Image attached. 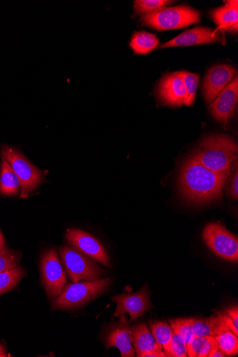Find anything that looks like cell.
<instances>
[{"instance_id": "obj_1", "label": "cell", "mask_w": 238, "mask_h": 357, "mask_svg": "<svg viewBox=\"0 0 238 357\" xmlns=\"http://www.w3.org/2000/svg\"><path fill=\"white\" fill-rule=\"evenodd\" d=\"M231 172L218 174L202 166L192 155L184 160L179 175L182 198L188 204L204 205L223 198Z\"/></svg>"}, {"instance_id": "obj_2", "label": "cell", "mask_w": 238, "mask_h": 357, "mask_svg": "<svg viewBox=\"0 0 238 357\" xmlns=\"http://www.w3.org/2000/svg\"><path fill=\"white\" fill-rule=\"evenodd\" d=\"M192 156L204 167L223 174L232 172L237 160L238 146L229 136L211 135L201 142Z\"/></svg>"}, {"instance_id": "obj_3", "label": "cell", "mask_w": 238, "mask_h": 357, "mask_svg": "<svg viewBox=\"0 0 238 357\" xmlns=\"http://www.w3.org/2000/svg\"><path fill=\"white\" fill-rule=\"evenodd\" d=\"M109 278L67 284L53 302L54 310L80 307L93 301L109 287Z\"/></svg>"}, {"instance_id": "obj_4", "label": "cell", "mask_w": 238, "mask_h": 357, "mask_svg": "<svg viewBox=\"0 0 238 357\" xmlns=\"http://www.w3.org/2000/svg\"><path fill=\"white\" fill-rule=\"evenodd\" d=\"M143 24L159 31L177 29L198 24L200 13L189 6H179L164 8L157 12L143 16Z\"/></svg>"}, {"instance_id": "obj_5", "label": "cell", "mask_w": 238, "mask_h": 357, "mask_svg": "<svg viewBox=\"0 0 238 357\" xmlns=\"http://www.w3.org/2000/svg\"><path fill=\"white\" fill-rule=\"evenodd\" d=\"M2 158L8 162L20 181V198H27L42 183V172L21 152L9 146H3Z\"/></svg>"}, {"instance_id": "obj_6", "label": "cell", "mask_w": 238, "mask_h": 357, "mask_svg": "<svg viewBox=\"0 0 238 357\" xmlns=\"http://www.w3.org/2000/svg\"><path fill=\"white\" fill-rule=\"evenodd\" d=\"M59 254L66 273L74 282L97 280L104 273L77 248L64 246L60 248Z\"/></svg>"}, {"instance_id": "obj_7", "label": "cell", "mask_w": 238, "mask_h": 357, "mask_svg": "<svg viewBox=\"0 0 238 357\" xmlns=\"http://www.w3.org/2000/svg\"><path fill=\"white\" fill-rule=\"evenodd\" d=\"M202 239L208 248L225 261L238 262V238L219 223L209 224L202 232Z\"/></svg>"}, {"instance_id": "obj_8", "label": "cell", "mask_w": 238, "mask_h": 357, "mask_svg": "<svg viewBox=\"0 0 238 357\" xmlns=\"http://www.w3.org/2000/svg\"><path fill=\"white\" fill-rule=\"evenodd\" d=\"M43 282L51 299H56L66 284V277L55 250L50 249L42 257Z\"/></svg>"}, {"instance_id": "obj_9", "label": "cell", "mask_w": 238, "mask_h": 357, "mask_svg": "<svg viewBox=\"0 0 238 357\" xmlns=\"http://www.w3.org/2000/svg\"><path fill=\"white\" fill-rule=\"evenodd\" d=\"M112 301L117 305L114 317H120L128 314L130 321L137 320L152 307L147 284L137 293L116 296L112 298Z\"/></svg>"}, {"instance_id": "obj_10", "label": "cell", "mask_w": 238, "mask_h": 357, "mask_svg": "<svg viewBox=\"0 0 238 357\" xmlns=\"http://www.w3.org/2000/svg\"><path fill=\"white\" fill-rule=\"evenodd\" d=\"M66 238L78 250L95 259L102 265L110 268V258L103 245L93 236L79 229L68 230Z\"/></svg>"}, {"instance_id": "obj_11", "label": "cell", "mask_w": 238, "mask_h": 357, "mask_svg": "<svg viewBox=\"0 0 238 357\" xmlns=\"http://www.w3.org/2000/svg\"><path fill=\"white\" fill-rule=\"evenodd\" d=\"M237 77L236 69L228 64L211 68L204 79L202 92L207 105L211 104L218 95Z\"/></svg>"}, {"instance_id": "obj_12", "label": "cell", "mask_w": 238, "mask_h": 357, "mask_svg": "<svg viewBox=\"0 0 238 357\" xmlns=\"http://www.w3.org/2000/svg\"><path fill=\"white\" fill-rule=\"evenodd\" d=\"M238 101V78L235 77L218 95L210 107L215 119L226 126L233 116Z\"/></svg>"}, {"instance_id": "obj_13", "label": "cell", "mask_w": 238, "mask_h": 357, "mask_svg": "<svg viewBox=\"0 0 238 357\" xmlns=\"http://www.w3.org/2000/svg\"><path fill=\"white\" fill-rule=\"evenodd\" d=\"M157 95L165 105L174 107L184 105L186 91L179 72L167 74L161 79Z\"/></svg>"}, {"instance_id": "obj_14", "label": "cell", "mask_w": 238, "mask_h": 357, "mask_svg": "<svg viewBox=\"0 0 238 357\" xmlns=\"http://www.w3.org/2000/svg\"><path fill=\"white\" fill-rule=\"evenodd\" d=\"M118 322L110 324L105 336L107 349L117 348L122 357H133L135 349L131 342V328L124 315Z\"/></svg>"}, {"instance_id": "obj_15", "label": "cell", "mask_w": 238, "mask_h": 357, "mask_svg": "<svg viewBox=\"0 0 238 357\" xmlns=\"http://www.w3.org/2000/svg\"><path fill=\"white\" fill-rule=\"evenodd\" d=\"M220 42L221 37L217 31L208 27L198 26L186 31L176 38L161 45L159 48L207 45Z\"/></svg>"}, {"instance_id": "obj_16", "label": "cell", "mask_w": 238, "mask_h": 357, "mask_svg": "<svg viewBox=\"0 0 238 357\" xmlns=\"http://www.w3.org/2000/svg\"><path fill=\"white\" fill-rule=\"evenodd\" d=\"M192 328L195 337H216L224 332L231 331L224 312H218L206 319H194Z\"/></svg>"}, {"instance_id": "obj_17", "label": "cell", "mask_w": 238, "mask_h": 357, "mask_svg": "<svg viewBox=\"0 0 238 357\" xmlns=\"http://www.w3.org/2000/svg\"><path fill=\"white\" fill-rule=\"evenodd\" d=\"M131 342L139 357H143L144 354L151 351L162 350L147 324L144 323L131 328Z\"/></svg>"}, {"instance_id": "obj_18", "label": "cell", "mask_w": 238, "mask_h": 357, "mask_svg": "<svg viewBox=\"0 0 238 357\" xmlns=\"http://www.w3.org/2000/svg\"><path fill=\"white\" fill-rule=\"evenodd\" d=\"M214 21L222 30L237 31L238 29V2L230 0L211 11Z\"/></svg>"}, {"instance_id": "obj_19", "label": "cell", "mask_w": 238, "mask_h": 357, "mask_svg": "<svg viewBox=\"0 0 238 357\" xmlns=\"http://www.w3.org/2000/svg\"><path fill=\"white\" fill-rule=\"evenodd\" d=\"M0 175V193L5 196H15L21 192V183L8 162L3 158Z\"/></svg>"}, {"instance_id": "obj_20", "label": "cell", "mask_w": 238, "mask_h": 357, "mask_svg": "<svg viewBox=\"0 0 238 357\" xmlns=\"http://www.w3.org/2000/svg\"><path fill=\"white\" fill-rule=\"evenodd\" d=\"M159 44L158 38L147 31H138L133 34L130 46L135 54H147Z\"/></svg>"}, {"instance_id": "obj_21", "label": "cell", "mask_w": 238, "mask_h": 357, "mask_svg": "<svg viewBox=\"0 0 238 357\" xmlns=\"http://www.w3.org/2000/svg\"><path fill=\"white\" fill-rule=\"evenodd\" d=\"M217 345L215 337H194L187 344L189 357H209L213 348Z\"/></svg>"}, {"instance_id": "obj_22", "label": "cell", "mask_w": 238, "mask_h": 357, "mask_svg": "<svg viewBox=\"0 0 238 357\" xmlns=\"http://www.w3.org/2000/svg\"><path fill=\"white\" fill-rule=\"evenodd\" d=\"M149 326L157 344L164 350L167 356L170 342H171L174 335L171 326L167 322L162 321H151Z\"/></svg>"}, {"instance_id": "obj_23", "label": "cell", "mask_w": 238, "mask_h": 357, "mask_svg": "<svg viewBox=\"0 0 238 357\" xmlns=\"http://www.w3.org/2000/svg\"><path fill=\"white\" fill-rule=\"evenodd\" d=\"M24 275V270L20 267L0 273V296L13 289Z\"/></svg>"}, {"instance_id": "obj_24", "label": "cell", "mask_w": 238, "mask_h": 357, "mask_svg": "<svg viewBox=\"0 0 238 357\" xmlns=\"http://www.w3.org/2000/svg\"><path fill=\"white\" fill-rule=\"evenodd\" d=\"M193 318H177L169 320L174 333L180 336L188 344L195 337L192 324Z\"/></svg>"}, {"instance_id": "obj_25", "label": "cell", "mask_w": 238, "mask_h": 357, "mask_svg": "<svg viewBox=\"0 0 238 357\" xmlns=\"http://www.w3.org/2000/svg\"><path fill=\"white\" fill-rule=\"evenodd\" d=\"M217 344L225 356L238 354V338L231 331H228L215 337Z\"/></svg>"}, {"instance_id": "obj_26", "label": "cell", "mask_w": 238, "mask_h": 357, "mask_svg": "<svg viewBox=\"0 0 238 357\" xmlns=\"http://www.w3.org/2000/svg\"><path fill=\"white\" fill-rule=\"evenodd\" d=\"M186 88L184 105L191 107L195 102L200 76L186 71L179 72Z\"/></svg>"}, {"instance_id": "obj_27", "label": "cell", "mask_w": 238, "mask_h": 357, "mask_svg": "<svg viewBox=\"0 0 238 357\" xmlns=\"http://www.w3.org/2000/svg\"><path fill=\"white\" fill-rule=\"evenodd\" d=\"M167 0H137L134 2V11L137 15H147L157 12L171 4Z\"/></svg>"}, {"instance_id": "obj_28", "label": "cell", "mask_w": 238, "mask_h": 357, "mask_svg": "<svg viewBox=\"0 0 238 357\" xmlns=\"http://www.w3.org/2000/svg\"><path fill=\"white\" fill-rule=\"evenodd\" d=\"M20 259L17 252L8 248L0 250V273L17 268Z\"/></svg>"}, {"instance_id": "obj_29", "label": "cell", "mask_w": 238, "mask_h": 357, "mask_svg": "<svg viewBox=\"0 0 238 357\" xmlns=\"http://www.w3.org/2000/svg\"><path fill=\"white\" fill-rule=\"evenodd\" d=\"M167 356H188L186 343L180 336L175 333H174L171 342H170L169 351Z\"/></svg>"}, {"instance_id": "obj_30", "label": "cell", "mask_w": 238, "mask_h": 357, "mask_svg": "<svg viewBox=\"0 0 238 357\" xmlns=\"http://www.w3.org/2000/svg\"><path fill=\"white\" fill-rule=\"evenodd\" d=\"M235 172L233 171V167H232V171L233 174L232 176V180L230 182V197L233 199L237 201L238 199V169H237V162L235 164Z\"/></svg>"}, {"instance_id": "obj_31", "label": "cell", "mask_w": 238, "mask_h": 357, "mask_svg": "<svg viewBox=\"0 0 238 357\" xmlns=\"http://www.w3.org/2000/svg\"><path fill=\"white\" fill-rule=\"evenodd\" d=\"M228 317L234 324L235 329L238 330V307L237 305L230 307L224 311Z\"/></svg>"}, {"instance_id": "obj_32", "label": "cell", "mask_w": 238, "mask_h": 357, "mask_svg": "<svg viewBox=\"0 0 238 357\" xmlns=\"http://www.w3.org/2000/svg\"><path fill=\"white\" fill-rule=\"evenodd\" d=\"M225 355L224 353L220 349L218 344L215 346L211 351L210 352L209 357H225Z\"/></svg>"}, {"instance_id": "obj_33", "label": "cell", "mask_w": 238, "mask_h": 357, "mask_svg": "<svg viewBox=\"0 0 238 357\" xmlns=\"http://www.w3.org/2000/svg\"><path fill=\"white\" fill-rule=\"evenodd\" d=\"M5 248V239H4V237L1 233V231H0V250H2Z\"/></svg>"}, {"instance_id": "obj_34", "label": "cell", "mask_w": 238, "mask_h": 357, "mask_svg": "<svg viewBox=\"0 0 238 357\" xmlns=\"http://www.w3.org/2000/svg\"><path fill=\"white\" fill-rule=\"evenodd\" d=\"M8 354L6 351V349L2 345H0V357H7Z\"/></svg>"}]
</instances>
